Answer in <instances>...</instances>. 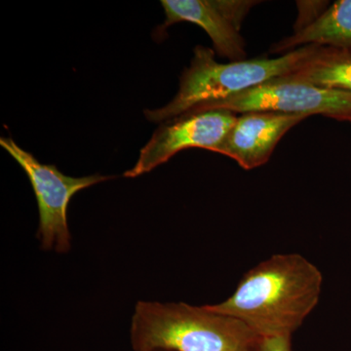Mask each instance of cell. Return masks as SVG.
Returning a JSON list of instances; mask_svg holds the SVG:
<instances>
[{
  "mask_svg": "<svg viewBox=\"0 0 351 351\" xmlns=\"http://www.w3.org/2000/svg\"><path fill=\"white\" fill-rule=\"evenodd\" d=\"M322 274L298 254L276 255L247 272L225 302L207 306L260 337L292 336L319 301Z\"/></svg>",
  "mask_w": 351,
  "mask_h": 351,
  "instance_id": "1",
  "label": "cell"
},
{
  "mask_svg": "<svg viewBox=\"0 0 351 351\" xmlns=\"http://www.w3.org/2000/svg\"><path fill=\"white\" fill-rule=\"evenodd\" d=\"M258 338L241 321L207 306L140 301L132 316L134 351H252Z\"/></svg>",
  "mask_w": 351,
  "mask_h": 351,
  "instance_id": "2",
  "label": "cell"
},
{
  "mask_svg": "<svg viewBox=\"0 0 351 351\" xmlns=\"http://www.w3.org/2000/svg\"><path fill=\"white\" fill-rule=\"evenodd\" d=\"M320 48L319 45L302 46L276 59L260 58L221 64L215 58L214 50L196 46L191 64L182 73L174 99L162 108L145 110V117L154 123H163L197 112L209 104L290 75Z\"/></svg>",
  "mask_w": 351,
  "mask_h": 351,
  "instance_id": "3",
  "label": "cell"
},
{
  "mask_svg": "<svg viewBox=\"0 0 351 351\" xmlns=\"http://www.w3.org/2000/svg\"><path fill=\"white\" fill-rule=\"evenodd\" d=\"M0 145L19 164L31 182L38 201L39 225L36 239L41 249L68 253L71 247L68 223L71 198L82 189L112 179V176L71 177L63 174L55 165L39 162L36 156L22 149L12 138L2 137Z\"/></svg>",
  "mask_w": 351,
  "mask_h": 351,
  "instance_id": "4",
  "label": "cell"
},
{
  "mask_svg": "<svg viewBox=\"0 0 351 351\" xmlns=\"http://www.w3.org/2000/svg\"><path fill=\"white\" fill-rule=\"evenodd\" d=\"M214 110H228L235 114L256 112L306 117L321 114L338 121L350 122L351 93L274 78L225 100L209 104L195 112Z\"/></svg>",
  "mask_w": 351,
  "mask_h": 351,
  "instance_id": "5",
  "label": "cell"
},
{
  "mask_svg": "<svg viewBox=\"0 0 351 351\" xmlns=\"http://www.w3.org/2000/svg\"><path fill=\"white\" fill-rule=\"evenodd\" d=\"M237 117L228 110L188 113L163 122L141 149L138 161L124 177L137 178L167 162L178 152L198 147L215 152L228 135Z\"/></svg>",
  "mask_w": 351,
  "mask_h": 351,
  "instance_id": "6",
  "label": "cell"
},
{
  "mask_svg": "<svg viewBox=\"0 0 351 351\" xmlns=\"http://www.w3.org/2000/svg\"><path fill=\"white\" fill-rule=\"evenodd\" d=\"M306 115L277 112H246L237 117L214 152L232 158L245 170L267 163L283 136Z\"/></svg>",
  "mask_w": 351,
  "mask_h": 351,
  "instance_id": "7",
  "label": "cell"
},
{
  "mask_svg": "<svg viewBox=\"0 0 351 351\" xmlns=\"http://www.w3.org/2000/svg\"><path fill=\"white\" fill-rule=\"evenodd\" d=\"M161 5L166 15L162 29L180 22L193 23L207 32L219 57L230 62L246 58L243 38L219 11L215 0H162Z\"/></svg>",
  "mask_w": 351,
  "mask_h": 351,
  "instance_id": "8",
  "label": "cell"
},
{
  "mask_svg": "<svg viewBox=\"0 0 351 351\" xmlns=\"http://www.w3.org/2000/svg\"><path fill=\"white\" fill-rule=\"evenodd\" d=\"M302 45L351 51V0L335 2L311 24L274 44L270 52L287 54Z\"/></svg>",
  "mask_w": 351,
  "mask_h": 351,
  "instance_id": "9",
  "label": "cell"
},
{
  "mask_svg": "<svg viewBox=\"0 0 351 351\" xmlns=\"http://www.w3.org/2000/svg\"><path fill=\"white\" fill-rule=\"evenodd\" d=\"M279 78L351 93V51L321 46L297 71Z\"/></svg>",
  "mask_w": 351,
  "mask_h": 351,
  "instance_id": "10",
  "label": "cell"
},
{
  "mask_svg": "<svg viewBox=\"0 0 351 351\" xmlns=\"http://www.w3.org/2000/svg\"><path fill=\"white\" fill-rule=\"evenodd\" d=\"M216 5L221 13L225 15L226 19L230 21L233 27L240 32L242 23L252 7H254L258 1L251 0H215Z\"/></svg>",
  "mask_w": 351,
  "mask_h": 351,
  "instance_id": "11",
  "label": "cell"
},
{
  "mask_svg": "<svg viewBox=\"0 0 351 351\" xmlns=\"http://www.w3.org/2000/svg\"><path fill=\"white\" fill-rule=\"evenodd\" d=\"M252 351H292L291 336L260 337Z\"/></svg>",
  "mask_w": 351,
  "mask_h": 351,
  "instance_id": "12",
  "label": "cell"
},
{
  "mask_svg": "<svg viewBox=\"0 0 351 351\" xmlns=\"http://www.w3.org/2000/svg\"><path fill=\"white\" fill-rule=\"evenodd\" d=\"M350 123H351V120H350Z\"/></svg>",
  "mask_w": 351,
  "mask_h": 351,
  "instance_id": "13",
  "label": "cell"
}]
</instances>
